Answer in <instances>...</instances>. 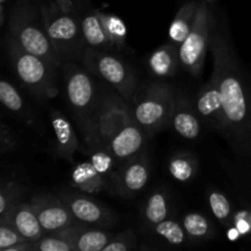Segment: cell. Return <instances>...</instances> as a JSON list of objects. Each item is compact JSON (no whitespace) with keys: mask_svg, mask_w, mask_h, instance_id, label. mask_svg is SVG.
I'll return each mask as SVG.
<instances>
[{"mask_svg":"<svg viewBox=\"0 0 251 251\" xmlns=\"http://www.w3.org/2000/svg\"><path fill=\"white\" fill-rule=\"evenodd\" d=\"M210 48L213 55V73L218 80L227 119V135L239 146L249 144L251 137V96L234 49L225 28L212 16Z\"/></svg>","mask_w":251,"mask_h":251,"instance_id":"6da1fadb","label":"cell"},{"mask_svg":"<svg viewBox=\"0 0 251 251\" xmlns=\"http://www.w3.org/2000/svg\"><path fill=\"white\" fill-rule=\"evenodd\" d=\"M9 37L21 48L38 55L56 68H61L60 55L44 27L41 7L31 0H19L10 15Z\"/></svg>","mask_w":251,"mask_h":251,"instance_id":"7a4b0ae2","label":"cell"},{"mask_svg":"<svg viewBox=\"0 0 251 251\" xmlns=\"http://www.w3.org/2000/svg\"><path fill=\"white\" fill-rule=\"evenodd\" d=\"M6 49L15 74L34 97L50 100L58 95L56 74L59 68L41 56L25 50L10 37H7Z\"/></svg>","mask_w":251,"mask_h":251,"instance_id":"3957f363","label":"cell"},{"mask_svg":"<svg viewBox=\"0 0 251 251\" xmlns=\"http://www.w3.org/2000/svg\"><path fill=\"white\" fill-rule=\"evenodd\" d=\"M44 27L49 38L53 42L61 61H73L81 58L87 48L83 39L81 25L71 16V12H65L55 1L43 4L41 6Z\"/></svg>","mask_w":251,"mask_h":251,"instance_id":"277c9868","label":"cell"},{"mask_svg":"<svg viewBox=\"0 0 251 251\" xmlns=\"http://www.w3.org/2000/svg\"><path fill=\"white\" fill-rule=\"evenodd\" d=\"M81 63L91 74L114 87L126 102L134 103L137 88L136 76L123 59L110 51L87 47L83 51Z\"/></svg>","mask_w":251,"mask_h":251,"instance_id":"5b68a950","label":"cell"},{"mask_svg":"<svg viewBox=\"0 0 251 251\" xmlns=\"http://www.w3.org/2000/svg\"><path fill=\"white\" fill-rule=\"evenodd\" d=\"M134 119L147 134H153L171 125L176 107L173 91L164 83H152L136 96L134 103Z\"/></svg>","mask_w":251,"mask_h":251,"instance_id":"8992f818","label":"cell"},{"mask_svg":"<svg viewBox=\"0 0 251 251\" xmlns=\"http://www.w3.org/2000/svg\"><path fill=\"white\" fill-rule=\"evenodd\" d=\"M66 98L83 130H91L97 108V90L90 74L73 61L61 64Z\"/></svg>","mask_w":251,"mask_h":251,"instance_id":"52a82bcc","label":"cell"},{"mask_svg":"<svg viewBox=\"0 0 251 251\" xmlns=\"http://www.w3.org/2000/svg\"><path fill=\"white\" fill-rule=\"evenodd\" d=\"M212 15L206 1H200L193 27L188 37L179 46L180 66L191 76H200L210 47Z\"/></svg>","mask_w":251,"mask_h":251,"instance_id":"ba28073f","label":"cell"},{"mask_svg":"<svg viewBox=\"0 0 251 251\" xmlns=\"http://www.w3.org/2000/svg\"><path fill=\"white\" fill-rule=\"evenodd\" d=\"M29 203L33 207L44 233L54 234L77 223L71 211L59 196L36 195Z\"/></svg>","mask_w":251,"mask_h":251,"instance_id":"9c48e42d","label":"cell"},{"mask_svg":"<svg viewBox=\"0 0 251 251\" xmlns=\"http://www.w3.org/2000/svg\"><path fill=\"white\" fill-rule=\"evenodd\" d=\"M195 108L202 122L212 129L227 135V119L220 85L215 74H212L210 80L199 91Z\"/></svg>","mask_w":251,"mask_h":251,"instance_id":"30bf717a","label":"cell"},{"mask_svg":"<svg viewBox=\"0 0 251 251\" xmlns=\"http://www.w3.org/2000/svg\"><path fill=\"white\" fill-rule=\"evenodd\" d=\"M59 198L65 202L77 223L87 226L108 227L115 221V216L97 201L76 193H61Z\"/></svg>","mask_w":251,"mask_h":251,"instance_id":"8fae6325","label":"cell"},{"mask_svg":"<svg viewBox=\"0 0 251 251\" xmlns=\"http://www.w3.org/2000/svg\"><path fill=\"white\" fill-rule=\"evenodd\" d=\"M146 134L137 123L127 122L110 137L107 150L113 154L115 161L126 162L141 153L146 141Z\"/></svg>","mask_w":251,"mask_h":251,"instance_id":"7c38bea8","label":"cell"},{"mask_svg":"<svg viewBox=\"0 0 251 251\" xmlns=\"http://www.w3.org/2000/svg\"><path fill=\"white\" fill-rule=\"evenodd\" d=\"M115 188L120 195L132 196L146 186L150 179V162L140 153L125 162L119 173L113 176Z\"/></svg>","mask_w":251,"mask_h":251,"instance_id":"4fadbf2b","label":"cell"},{"mask_svg":"<svg viewBox=\"0 0 251 251\" xmlns=\"http://www.w3.org/2000/svg\"><path fill=\"white\" fill-rule=\"evenodd\" d=\"M54 234L71 243L76 251H103L113 237L112 233L100 228L87 227V225L81 223L70 226Z\"/></svg>","mask_w":251,"mask_h":251,"instance_id":"5bb4252c","label":"cell"},{"mask_svg":"<svg viewBox=\"0 0 251 251\" xmlns=\"http://www.w3.org/2000/svg\"><path fill=\"white\" fill-rule=\"evenodd\" d=\"M0 221L12 226L29 242H36L44 235L43 228L31 203L17 202L5 215L0 216Z\"/></svg>","mask_w":251,"mask_h":251,"instance_id":"9a60e30c","label":"cell"},{"mask_svg":"<svg viewBox=\"0 0 251 251\" xmlns=\"http://www.w3.org/2000/svg\"><path fill=\"white\" fill-rule=\"evenodd\" d=\"M54 135V151L56 156L65 161H73L74 154L78 149V141L74 127L68 118L60 112L53 110L50 115Z\"/></svg>","mask_w":251,"mask_h":251,"instance_id":"2e32d148","label":"cell"},{"mask_svg":"<svg viewBox=\"0 0 251 251\" xmlns=\"http://www.w3.org/2000/svg\"><path fill=\"white\" fill-rule=\"evenodd\" d=\"M171 125L174 131L184 139L194 140L200 136L201 118L199 117L196 108H194L185 98L176 100Z\"/></svg>","mask_w":251,"mask_h":251,"instance_id":"e0dca14e","label":"cell"},{"mask_svg":"<svg viewBox=\"0 0 251 251\" xmlns=\"http://www.w3.org/2000/svg\"><path fill=\"white\" fill-rule=\"evenodd\" d=\"M80 25L86 46L90 48L100 49V50H117L103 24L100 11H92L86 14L81 20Z\"/></svg>","mask_w":251,"mask_h":251,"instance_id":"ac0fdd59","label":"cell"},{"mask_svg":"<svg viewBox=\"0 0 251 251\" xmlns=\"http://www.w3.org/2000/svg\"><path fill=\"white\" fill-rule=\"evenodd\" d=\"M147 65L150 71L157 77H172L180 66L179 47L174 43L163 44L149 56Z\"/></svg>","mask_w":251,"mask_h":251,"instance_id":"d6986e66","label":"cell"},{"mask_svg":"<svg viewBox=\"0 0 251 251\" xmlns=\"http://www.w3.org/2000/svg\"><path fill=\"white\" fill-rule=\"evenodd\" d=\"M70 185L86 194H95L105 186V178L95 168L91 161L82 162L74 167Z\"/></svg>","mask_w":251,"mask_h":251,"instance_id":"ffe728a7","label":"cell"},{"mask_svg":"<svg viewBox=\"0 0 251 251\" xmlns=\"http://www.w3.org/2000/svg\"><path fill=\"white\" fill-rule=\"evenodd\" d=\"M199 4H200V1H198V0H190V1L185 2L176 12L168 29V36L172 43L179 47L183 43L184 39L188 37L189 32L193 27L194 20H195Z\"/></svg>","mask_w":251,"mask_h":251,"instance_id":"44dd1931","label":"cell"},{"mask_svg":"<svg viewBox=\"0 0 251 251\" xmlns=\"http://www.w3.org/2000/svg\"><path fill=\"white\" fill-rule=\"evenodd\" d=\"M169 213H171V210H169L168 194L162 189H157L147 198L145 202L144 210H142L145 225L151 228L154 227L162 221L167 220Z\"/></svg>","mask_w":251,"mask_h":251,"instance_id":"7402d4cb","label":"cell"},{"mask_svg":"<svg viewBox=\"0 0 251 251\" xmlns=\"http://www.w3.org/2000/svg\"><path fill=\"white\" fill-rule=\"evenodd\" d=\"M199 163L193 153L180 151L174 153L168 162V172L172 178L180 183H189L198 173Z\"/></svg>","mask_w":251,"mask_h":251,"instance_id":"603a6c76","label":"cell"},{"mask_svg":"<svg viewBox=\"0 0 251 251\" xmlns=\"http://www.w3.org/2000/svg\"><path fill=\"white\" fill-rule=\"evenodd\" d=\"M189 238L194 240H206L213 237V227L210 220L199 212L186 213L181 221Z\"/></svg>","mask_w":251,"mask_h":251,"instance_id":"cb8c5ba5","label":"cell"},{"mask_svg":"<svg viewBox=\"0 0 251 251\" xmlns=\"http://www.w3.org/2000/svg\"><path fill=\"white\" fill-rule=\"evenodd\" d=\"M0 226V250L1 251H34L33 242H29L20 234L9 223Z\"/></svg>","mask_w":251,"mask_h":251,"instance_id":"d4e9b609","label":"cell"},{"mask_svg":"<svg viewBox=\"0 0 251 251\" xmlns=\"http://www.w3.org/2000/svg\"><path fill=\"white\" fill-rule=\"evenodd\" d=\"M152 232L158 235V237H161L163 240H166L168 244L174 245V247L184 245L188 242L189 238L183 225L174 220H169V218L162 221L161 223L152 227Z\"/></svg>","mask_w":251,"mask_h":251,"instance_id":"484cf974","label":"cell"},{"mask_svg":"<svg viewBox=\"0 0 251 251\" xmlns=\"http://www.w3.org/2000/svg\"><path fill=\"white\" fill-rule=\"evenodd\" d=\"M207 201L213 216L223 226L229 227L230 223H233V212L232 205H230L227 196L218 189L211 188L207 194Z\"/></svg>","mask_w":251,"mask_h":251,"instance_id":"4316f807","label":"cell"},{"mask_svg":"<svg viewBox=\"0 0 251 251\" xmlns=\"http://www.w3.org/2000/svg\"><path fill=\"white\" fill-rule=\"evenodd\" d=\"M0 100L10 112L17 113V114L25 113L24 98L14 87V85L6 80H1L0 82Z\"/></svg>","mask_w":251,"mask_h":251,"instance_id":"83f0119b","label":"cell"},{"mask_svg":"<svg viewBox=\"0 0 251 251\" xmlns=\"http://www.w3.org/2000/svg\"><path fill=\"white\" fill-rule=\"evenodd\" d=\"M100 17H102L105 29H107L112 42L114 43L117 50L119 48H123L125 46V39H126L127 34V29L124 21L120 17L114 16V15L103 14V12H100Z\"/></svg>","mask_w":251,"mask_h":251,"instance_id":"f1b7e54d","label":"cell"},{"mask_svg":"<svg viewBox=\"0 0 251 251\" xmlns=\"http://www.w3.org/2000/svg\"><path fill=\"white\" fill-rule=\"evenodd\" d=\"M34 251H76L75 247L64 238L49 234L33 242Z\"/></svg>","mask_w":251,"mask_h":251,"instance_id":"f546056e","label":"cell"},{"mask_svg":"<svg viewBox=\"0 0 251 251\" xmlns=\"http://www.w3.org/2000/svg\"><path fill=\"white\" fill-rule=\"evenodd\" d=\"M136 234L131 229H129L118 235H113L109 244L103 249V251H127L136 249Z\"/></svg>","mask_w":251,"mask_h":251,"instance_id":"4dcf8cb0","label":"cell"},{"mask_svg":"<svg viewBox=\"0 0 251 251\" xmlns=\"http://www.w3.org/2000/svg\"><path fill=\"white\" fill-rule=\"evenodd\" d=\"M20 194V188L14 183L2 184L0 190V216L5 215L12 206L19 202Z\"/></svg>","mask_w":251,"mask_h":251,"instance_id":"1f68e13d","label":"cell"},{"mask_svg":"<svg viewBox=\"0 0 251 251\" xmlns=\"http://www.w3.org/2000/svg\"><path fill=\"white\" fill-rule=\"evenodd\" d=\"M115 158L113 157V154L105 150H100L96 153H93V156L91 157V163L95 166V168L100 172L103 176H107L108 173L112 169L113 164H114Z\"/></svg>","mask_w":251,"mask_h":251,"instance_id":"d6a6232c","label":"cell"},{"mask_svg":"<svg viewBox=\"0 0 251 251\" xmlns=\"http://www.w3.org/2000/svg\"><path fill=\"white\" fill-rule=\"evenodd\" d=\"M17 146H19V142H17L15 134L5 123H2L1 131H0V147H1V152L2 153L11 152Z\"/></svg>","mask_w":251,"mask_h":251,"instance_id":"836d02e7","label":"cell"},{"mask_svg":"<svg viewBox=\"0 0 251 251\" xmlns=\"http://www.w3.org/2000/svg\"><path fill=\"white\" fill-rule=\"evenodd\" d=\"M53 1H55L56 4L60 6V9L64 10L65 12L73 11V7H74L73 0H53Z\"/></svg>","mask_w":251,"mask_h":251,"instance_id":"e575fe53","label":"cell"},{"mask_svg":"<svg viewBox=\"0 0 251 251\" xmlns=\"http://www.w3.org/2000/svg\"><path fill=\"white\" fill-rule=\"evenodd\" d=\"M240 235H242V233L239 232V229H238L235 226L229 227V229H228V239L232 240V242H234V240H237Z\"/></svg>","mask_w":251,"mask_h":251,"instance_id":"d590c367","label":"cell"},{"mask_svg":"<svg viewBox=\"0 0 251 251\" xmlns=\"http://www.w3.org/2000/svg\"><path fill=\"white\" fill-rule=\"evenodd\" d=\"M5 2H6V0H0V4H1V6H4Z\"/></svg>","mask_w":251,"mask_h":251,"instance_id":"8d00e7d4","label":"cell"},{"mask_svg":"<svg viewBox=\"0 0 251 251\" xmlns=\"http://www.w3.org/2000/svg\"><path fill=\"white\" fill-rule=\"evenodd\" d=\"M203 1H206V2H211V1H215V0H203Z\"/></svg>","mask_w":251,"mask_h":251,"instance_id":"74e56055","label":"cell"},{"mask_svg":"<svg viewBox=\"0 0 251 251\" xmlns=\"http://www.w3.org/2000/svg\"><path fill=\"white\" fill-rule=\"evenodd\" d=\"M250 213V221H251V212H249Z\"/></svg>","mask_w":251,"mask_h":251,"instance_id":"f35d334b","label":"cell"},{"mask_svg":"<svg viewBox=\"0 0 251 251\" xmlns=\"http://www.w3.org/2000/svg\"><path fill=\"white\" fill-rule=\"evenodd\" d=\"M251 96V95H250ZM250 105H251V100H250Z\"/></svg>","mask_w":251,"mask_h":251,"instance_id":"ab89813d","label":"cell"}]
</instances>
